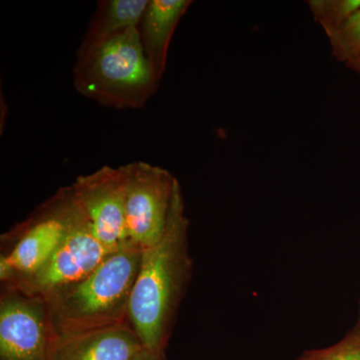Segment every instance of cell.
<instances>
[{
    "instance_id": "obj_1",
    "label": "cell",
    "mask_w": 360,
    "mask_h": 360,
    "mask_svg": "<svg viewBox=\"0 0 360 360\" xmlns=\"http://www.w3.org/2000/svg\"><path fill=\"white\" fill-rule=\"evenodd\" d=\"M189 224L181 198L160 240L141 250L130 300L129 322L143 347L151 352H167L193 277Z\"/></svg>"
},
{
    "instance_id": "obj_2",
    "label": "cell",
    "mask_w": 360,
    "mask_h": 360,
    "mask_svg": "<svg viewBox=\"0 0 360 360\" xmlns=\"http://www.w3.org/2000/svg\"><path fill=\"white\" fill-rule=\"evenodd\" d=\"M141 258V248L125 246L82 281L44 298L56 335H73L129 322L130 300Z\"/></svg>"
},
{
    "instance_id": "obj_3",
    "label": "cell",
    "mask_w": 360,
    "mask_h": 360,
    "mask_svg": "<svg viewBox=\"0 0 360 360\" xmlns=\"http://www.w3.org/2000/svg\"><path fill=\"white\" fill-rule=\"evenodd\" d=\"M160 82L139 27L94 44H80L73 84L87 98L116 110H139L155 94Z\"/></svg>"
},
{
    "instance_id": "obj_4",
    "label": "cell",
    "mask_w": 360,
    "mask_h": 360,
    "mask_svg": "<svg viewBox=\"0 0 360 360\" xmlns=\"http://www.w3.org/2000/svg\"><path fill=\"white\" fill-rule=\"evenodd\" d=\"M78 212L72 186L61 187L27 219L2 236V240L13 241L11 250L0 255L2 285L37 271L63 243Z\"/></svg>"
},
{
    "instance_id": "obj_5",
    "label": "cell",
    "mask_w": 360,
    "mask_h": 360,
    "mask_svg": "<svg viewBox=\"0 0 360 360\" xmlns=\"http://www.w3.org/2000/svg\"><path fill=\"white\" fill-rule=\"evenodd\" d=\"M122 168L127 234L142 250L160 240L184 194L179 179L165 168L144 161H134Z\"/></svg>"
},
{
    "instance_id": "obj_6",
    "label": "cell",
    "mask_w": 360,
    "mask_h": 360,
    "mask_svg": "<svg viewBox=\"0 0 360 360\" xmlns=\"http://www.w3.org/2000/svg\"><path fill=\"white\" fill-rule=\"evenodd\" d=\"M112 253L96 238L79 205L75 224L49 260L32 276L2 288L44 300L56 290L84 279Z\"/></svg>"
},
{
    "instance_id": "obj_7",
    "label": "cell",
    "mask_w": 360,
    "mask_h": 360,
    "mask_svg": "<svg viewBox=\"0 0 360 360\" xmlns=\"http://www.w3.org/2000/svg\"><path fill=\"white\" fill-rule=\"evenodd\" d=\"M56 333L44 298L4 288L0 298V360H51Z\"/></svg>"
},
{
    "instance_id": "obj_8",
    "label": "cell",
    "mask_w": 360,
    "mask_h": 360,
    "mask_svg": "<svg viewBox=\"0 0 360 360\" xmlns=\"http://www.w3.org/2000/svg\"><path fill=\"white\" fill-rule=\"evenodd\" d=\"M96 238L115 252L134 245L125 221V179L122 167L108 165L71 184Z\"/></svg>"
},
{
    "instance_id": "obj_9",
    "label": "cell",
    "mask_w": 360,
    "mask_h": 360,
    "mask_svg": "<svg viewBox=\"0 0 360 360\" xmlns=\"http://www.w3.org/2000/svg\"><path fill=\"white\" fill-rule=\"evenodd\" d=\"M143 348L130 322H125L73 335H56L51 360H131Z\"/></svg>"
},
{
    "instance_id": "obj_10",
    "label": "cell",
    "mask_w": 360,
    "mask_h": 360,
    "mask_svg": "<svg viewBox=\"0 0 360 360\" xmlns=\"http://www.w3.org/2000/svg\"><path fill=\"white\" fill-rule=\"evenodd\" d=\"M193 1L149 0L139 26L142 44L155 75L161 79L167 68L168 47L176 26Z\"/></svg>"
},
{
    "instance_id": "obj_11",
    "label": "cell",
    "mask_w": 360,
    "mask_h": 360,
    "mask_svg": "<svg viewBox=\"0 0 360 360\" xmlns=\"http://www.w3.org/2000/svg\"><path fill=\"white\" fill-rule=\"evenodd\" d=\"M149 0H105L99 2L82 44L110 39L130 28L139 27Z\"/></svg>"
},
{
    "instance_id": "obj_12",
    "label": "cell",
    "mask_w": 360,
    "mask_h": 360,
    "mask_svg": "<svg viewBox=\"0 0 360 360\" xmlns=\"http://www.w3.org/2000/svg\"><path fill=\"white\" fill-rule=\"evenodd\" d=\"M309 6L328 37L359 11L360 0H312Z\"/></svg>"
},
{
    "instance_id": "obj_13",
    "label": "cell",
    "mask_w": 360,
    "mask_h": 360,
    "mask_svg": "<svg viewBox=\"0 0 360 360\" xmlns=\"http://www.w3.org/2000/svg\"><path fill=\"white\" fill-rule=\"evenodd\" d=\"M333 56L348 63L360 54V8L328 37Z\"/></svg>"
},
{
    "instance_id": "obj_14",
    "label": "cell",
    "mask_w": 360,
    "mask_h": 360,
    "mask_svg": "<svg viewBox=\"0 0 360 360\" xmlns=\"http://www.w3.org/2000/svg\"><path fill=\"white\" fill-rule=\"evenodd\" d=\"M296 360H360V331L354 328L335 345L307 350Z\"/></svg>"
},
{
    "instance_id": "obj_15",
    "label": "cell",
    "mask_w": 360,
    "mask_h": 360,
    "mask_svg": "<svg viewBox=\"0 0 360 360\" xmlns=\"http://www.w3.org/2000/svg\"><path fill=\"white\" fill-rule=\"evenodd\" d=\"M131 360H167V357L165 352H151L143 348Z\"/></svg>"
},
{
    "instance_id": "obj_16",
    "label": "cell",
    "mask_w": 360,
    "mask_h": 360,
    "mask_svg": "<svg viewBox=\"0 0 360 360\" xmlns=\"http://www.w3.org/2000/svg\"><path fill=\"white\" fill-rule=\"evenodd\" d=\"M347 65L350 70H354L360 77V54L357 56L356 58L352 59V60H350L349 63H347Z\"/></svg>"
},
{
    "instance_id": "obj_17",
    "label": "cell",
    "mask_w": 360,
    "mask_h": 360,
    "mask_svg": "<svg viewBox=\"0 0 360 360\" xmlns=\"http://www.w3.org/2000/svg\"><path fill=\"white\" fill-rule=\"evenodd\" d=\"M357 330L360 331V300H359V317H357L356 326H354Z\"/></svg>"
}]
</instances>
